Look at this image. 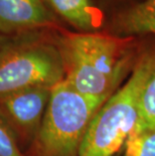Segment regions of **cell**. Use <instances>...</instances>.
Wrapping results in <instances>:
<instances>
[{
  "mask_svg": "<svg viewBox=\"0 0 155 156\" xmlns=\"http://www.w3.org/2000/svg\"><path fill=\"white\" fill-rule=\"evenodd\" d=\"M65 81L78 92L109 98L128 78L141 48L136 37L54 29Z\"/></svg>",
  "mask_w": 155,
  "mask_h": 156,
  "instance_id": "6da1fadb",
  "label": "cell"
},
{
  "mask_svg": "<svg viewBox=\"0 0 155 156\" xmlns=\"http://www.w3.org/2000/svg\"><path fill=\"white\" fill-rule=\"evenodd\" d=\"M155 69V44L140 51L133 69L96 113L79 156H114L124 147L139 117L140 99Z\"/></svg>",
  "mask_w": 155,
  "mask_h": 156,
  "instance_id": "7a4b0ae2",
  "label": "cell"
},
{
  "mask_svg": "<svg viewBox=\"0 0 155 156\" xmlns=\"http://www.w3.org/2000/svg\"><path fill=\"white\" fill-rule=\"evenodd\" d=\"M107 99L82 94L65 80L55 85L27 156H79L91 122Z\"/></svg>",
  "mask_w": 155,
  "mask_h": 156,
  "instance_id": "3957f363",
  "label": "cell"
},
{
  "mask_svg": "<svg viewBox=\"0 0 155 156\" xmlns=\"http://www.w3.org/2000/svg\"><path fill=\"white\" fill-rule=\"evenodd\" d=\"M54 29L12 36L0 51V97L27 88H54L64 81Z\"/></svg>",
  "mask_w": 155,
  "mask_h": 156,
  "instance_id": "277c9868",
  "label": "cell"
},
{
  "mask_svg": "<svg viewBox=\"0 0 155 156\" xmlns=\"http://www.w3.org/2000/svg\"><path fill=\"white\" fill-rule=\"evenodd\" d=\"M51 88L33 87L0 97V116L20 147H31L48 107Z\"/></svg>",
  "mask_w": 155,
  "mask_h": 156,
  "instance_id": "5b68a950",
  "label": "cell"
},
{
  "mask_svg": "<svg viewBox=\"0 0 155 156\" xmlns=\"http://www.w3.org/2000/svg\"><path fill=\"white\" fill-rule=\"evenodd\" d=\"M57 27L55 15L42 0H0V34L16 36Z\"/></svg>",
  "mask_w": 155,
  "mask_h": 156,
  "instance_id": "8992f818",
  "label": "cell"
},
{
  "mask_svg": "<svg viewBox=\"0 0 155 156\" xmlns=\"http://www.w3.org/2000/svg\"><path fill=\"white\" fill-rule=\"evenodd\" d=\"M109 34L121 37L155 34V0H143L118 12Z\"/></svg>",
  "mask_w": 155,
  "mask_h": 156,
  "instance_id": "52a82bcc",
  "label": "cell"
},
{
  "mask_svg": "<svg viewBox=\"0 0 155 156\" xmlns=\"http://www.w3.org/2000/svg\"><path fill=\"white\" fill-rule=\"evenodd\" d=\"M45 4L79 32H99L103 26V13L91 0H45Z\"/></svg>",
  "mask_w": 155,
  "mask_h": 156,
  "instance_id": "ba28073f",
  "label": "cell"
},
{
  "mask_svg": "<svg viewBox=\"0 0 155 156\" xmlns=\"http://www.w3.org/2000/svg\"><path fill=\"white\" fill-rule=\"evenodd\" d=\"M155 131V69L145 84L140 99L139 117L131 138Z\"/></svg>",
  "mask_w": 155,
  "mask_h": 156,
  "instance_id": "9c48e42d",
  "label": "cell"
},
{
  "mask_svg": "<svg viewBox=\"0 0 155 156\" xmlns=\"http://www.w3.org/2000/svg\"><path fill=\"white\" fill-rule=\"evenodd\" d=\"M122 156H155V131L128 139Z\"/></svg>",
  "mask_w": 155,
  "mask_h": 156,
  "instance_id": "30bf717a",
  "label": "cell"
},
{
  "mask_svg": "<svg viewBox=\"0 0 155 156\" xmlns=\"http://www.w3.org/2000/svg\"><path fill=\"white\" fill-rule=\"evenodd\" d=\"M0 156H27L17 139L0 116Z\"/></svg>",
  "mask_w": 155,
  "mask_h": 156,
  "instance_id": "8fae6325",
  "label": "cell"
},
{
  "mask_svg": "<svg viewBox=\"0 0 155 156\" xmlns=\"http://www.w3.org/2000/svg\"><path fill=\"white\" fill-rule=\"evenodd\" d=\"M12 36H7V35H3L0 34V51L5 48V45L10 41Z\"/></svg>",
  "mask_w": 155,
  "mask_h": 156,
  "instance_id": "7c38bea8",
  "label": "cell"
},
{
  "mask_svg": "<svg viewBox=\"0 0 155 156\" xmlns=\"http://www.w3.org/2000/svg\"><path fill=\"white\" fill-rule=\"evenodd\" d=\"M42 1H44V3H45V0H42Z\"/></svg>",
  "mask_w": 155,
  "mask_h": 156,
  "instance_id": "4fadbf2b",
  "label": "cell"
}]
</instances>
